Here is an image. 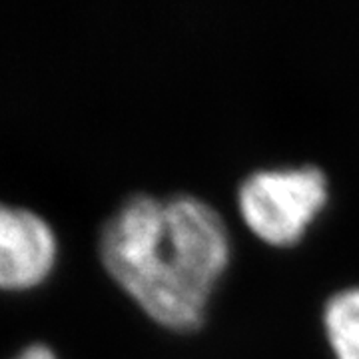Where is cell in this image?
Masks as SVG:
<instances>
[{"label":"cell","mask_w":359,"mask_h":359,"mask_svg":"<svg viewBox=\"0 0 359 359\" xmlns=\"http://www.w3.org/2000/svg\"><path fill=\"white\" fill-rule=\"evenodd\" d=\"M321 330L334 359H359V285L341 287L325 299Z\"/></svg>","instance_id":"obj_4"},{"label":"cell","mask_w":359,"mask_h":359,"mask_svg":"<svg viewBox=\"0 0 359 359\" xmlns=\"http://www.w3.org/2000/svg\"><path fill=\"white\" fill-rule=\"evenodd\" d=\"M104 269L168 332L192 334L208 320L231 262V233L219 212L194 194H134L104 222Z\"/></svg>","instance_id":"obj_1"},{"label":"cell","mask_w":359,"mask_h":359,"mask_svg":"<svg viewBox=\"0 0 359 359\" xmlns=\"http://www.w3.org/2000/svg\"><path fill=\"white\" fill-rule=\"evenodd\" d=\"M330 196V180L320 166L259 168L240 182L236 205L256 240L285 250L306 240Z\"/></svg>","instance_id":"obj_2"},{"label":"cell","mask_w":359,"mask_h":359,"mask_svg":"<svg viewBox=\"0 0 359 359\" xmlns=\"http://www.w3.org/2000/svg\"><path fill=\"white\" fill-rule=\"evenodd\" d=\"M14 359H58L54 349L46 344H30L26 346Z\"/></svg>","instance_id":"obj_5"},{"label":"cell","mask_w":359,"mask_h":359,"mask_svg":"<svg viewBox=\"0 0 359 359\" xmlns=\"http://www.w3.org/2000/svg\"><path fill=\"white\" fill-rule=\"evenodd\" d=\"M58 259V238L40 214L0 202V290H30Z\"/></svg>","instance_id":"obj_3"}]
</instances>
